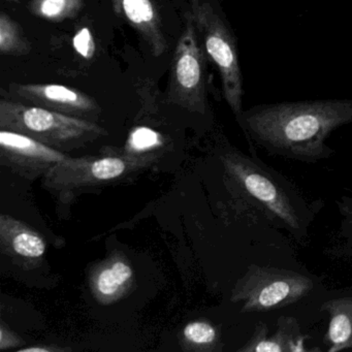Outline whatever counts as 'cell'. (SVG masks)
I'll list each match as a JSON object with an SVG mask.
<instances>
[{
  "label": "cell",
  "mask_w": 352,
  "mask_h": 352,
  "mask_svg": "<svg viewBox=\"0 0 352 352\" xmlns=\"http://www.w3.org/2000/svg\"><path fill=\"white\" fill-rule=\"evenodd\" d=\"M0 129L28 135L59 151H71L108 135L87 119L21 102L0 100Z\"/></svg>",
  "instance_id": "obj_3"
},
{
  "label": "cell",
  "mask_w": 352,
  "mask_h": 352,
  "mask_svg": "<svg viewBox=\"0 0 352 352\" xmlns=\"http://www.w3.org/2000/svg\"><path fill=\"white\" fill-rule=\"evenodd\" d=\"M189 15L221 78L222 94L238 123L242 120L244 80L236 34L218 0H192Z\"/></svg>",
  "instance_id": "obj_4"
},
{
  "label": "cell",
  "mask_w": 352,
  "mask_h": 352,
  "mask_svg": "<svg viewBox=\"0 0 352 352\" xmlns=\"http://www.w3.org/2000/svg\"><path fill=\"white\" fill-rule=\"evenodd\" d=\"M32 46L21 28L7 14H0V52L20 56L30 53Z\"/></svg>",
  "instance_id": "obj_17"
},
{
  "label": "cell",
  "mask_w": 352,
  "mask_h": 352,
  "mask_svg": "<svg viewBox=\"0 0 352 352\" xmlns=\"http://www.w3.org/2000/svg\"><path fill=\"white\" fill-rule=\"evenodd\" d=\"M338 207L342 215V228L346 236L352 238V197H342L338 201Z\"/></svg>",
  "instance_id": "obj_20"
},
{
  "label": "cell",
  "mask_w": 352,
  "mask_h": 352,
  "mask_svg": "<svg viewBox=\"0 0 352 352\" xmlns=\"http://www.w3.org/2000/svg\"><path fill=\"white\" fill-rule=\"evenodd\" d=\"M183 338L191 347L197 350L218 349L219 333L213 324L206 320L187 323L183 329Z\"/></svg>",
  "instance_id": "obj_18"
},
{
  "label": "cell",
  "mask_w": 352,
  "mask_h": 352,
  "mask_svg": "<svg viewBox=\"0 0 352 352\" xmlns=\"http://www.w3.org/2000/svg\"><path fill=\"white\" fill-rule=\"evenodd\" d=\"M329 313V324L325 336L327 351L352 349V296L333 298L321 307Z\"/></svg>",
  "instance_id": "obj_14"
},
{
  "label": "cell",
  "mask_w": 352,
  "mask_h": 352,
  "mask_svg": "<svg viewBox=\"0 0 352 352\" xmlns=\"http://www.w3.org/2000/svg\"><path fill=\"white\" fill-rule=\"evenodd\" d=\"M69 157L65 152L45 145L28 135L0 131V162L23 178L34 180L45 176L59 162Z\"/></svg>",
  "instance_id": "obj_8"
},
{
  "label": "cell",
  "mask_w": 352,
  "mask_h": 352,
  "mask_svg": "<svg viewBox=\"0 0 352 352\" xmlns=\"http://www.w3.org/2000/svg\"><path fill=\"white\" fill-rule=\"evenodd\" d=\"M312 278L279 267L252 265L236 282L232 300L243 313L271 312L296 304L314 290Z\"/></svg>",
  "instance_id": "obj_5"
},
{
  "label": "cell",
  "mask_w": 352,
  "mask_h": 352,
  "mask_svg": "<svg viewBox=\"0 0 352 352\" xmlns=\"http://www.w3.org/2000/svg\"><path fill=\"white\" fill-rule=\"evenodd\" d=\"M20 345H22V340L14 331L1 323L0 325V349H10V348L17 347Z\"/></svg>",
  "instance_id": "obj_21"
},
{
  "label": "cell",
  "mask_w": 352,
  "mask_h": 352,
  "mask_svg": "<svg viewBox=\"0 0 352 352\" xmlns=\"http://www.w3.org/2000/svg\"><path fill=\"white\" fill-rule=\"evenodd\" d=\"M0 247L5 254L25 267L42 261L47 244L43 236L28 224L9 215L0 216Z\"/></svg>",
  "instance_id": "obj_11"
},
{
  "label": "cell",
  "mask_w": 352,
  "mask_h": 352,
  "mask_svg": "<svg viewBox=\"0 0 352 352\" xmlns=\"http://www.w3.org/2000/svg\"><path fill=\"white\" fill-rule=\"evenodd\" d=\"M164 137L157 131L149 127H135L129 133L121 154L131 157L157 160L155 151L164 147Z\"/></svg>",
  "instance_id": "obj_16"
},
{
  "label": "cell",
  "mask_w": 352,
  "mask_h": 352,
  "mask_svg": "<svg viewBox=\"0 0 352 352\" xmlns=\"http://www.w3.org/2000/svg\"><path fill=\"white\" fill-rule=\"evenodd\" d=\"M168 84V102L189 112L207 114L209 104L205 56L189 13L173 57Z\"/></svg>",
  "instance_id": "obj_6"
},
{
  "label": "cell",
  "mask_w": 352,
  "mask_h": 352,
  "mask_svg": "<svg viewBox=\"0 0 352 352\" xmlns=\"http://www.w3.org/2000/svg\"><path fill=\"white\" fill-rule=\"evenodd\" d=\"M3 1H5V3H19L20 0H3Z\"/></svg>",
  "instance_id": "obj_23"
},
{
  "label": "cell",
  "mask_w": 352,
  "mask_h": 352,
  "mask_svg": "<svg viewBox=\"0 0 352 352\" xmlns=\"http://www.w3.org/2000/svg\"><path fill=\"white\" fill-rule=\"evenodd\" d=\"M111 3L115 13L135 28L147 43L154 56H162L168 50L160 13L152 0H111Z\"/></svg>",
  "instance_id": "obj_10"
},
{
  "label": "cell",
  "mask_w": 352,
  "mask_h": 352,
  "mask_svg": "<svg viewBox=\"0 0 352 352\" xmlns=\"http://www.w3.org/2000/svg\"><path fill=\"white\" fill-rule=\"evenodd\" d=\"M65 348L52 347V346H32V347H23L18 349L19 352H54L65 351Z\"/></svg>",
  "instance_id": "obj_22"
},
{
  "label": "cell",
  "mask_w": 352,
  "mask_h": 352,
  "mask_svg": "<svg viewBox=\"0 0 352 352\" xmlns=\"http://www.w3.org/2000/svg\"><path fill=\"white\" fill-rule=\"evenodd\" d=\"M248 144L251 155L232 147L220 154L230 188L256 216L304 242L315 217L312 206L294 183L259 160L254 144Z\"/></svg>",
  "instance_id": "obj_2"
},
{
  "label": "cell",
  "mask_w": 352,
  "mask_h": 352,
  "mask_svg": "<svg viewBox=\"0 0 352 352\" xmlns=\"http://www.w3.org/2000/svg\"><path fill=\"white\" fill-rule=\"evenodd\" d=\"M73 46L76 52L80 56L87 59V60L94 58V54H96V47L94 36H92V32H90L89 28H81L75 34L73 38Z\"/></svg>",
  "instance_id": "obj_19"
},
{
  "label": "cell",
  "mask_w": 352,
  "mask_h": 352,
  "mask_svg": "<svg viewBox=\"0 0 352 352\" xmlns=\"http://www.w3.org/2000/svg\"><path fill=\"white\" fill-rule=\"evenodd\" d=\"M85 6V0H32V15L49 22L65 21L76 17Z\"/></svg>",
  "instance_id": "obj_15"
},
{
  "label": "cell",
  "mask_w": 352,
  "mask_h": 352,
  "mask_svg": "<svg viewBox=\"0 0 352 352\" xmlns=\"http://www.w3.org/2000/svg\"><path fill=\"white\" fill-rule=\"evenodd\" d=\"M155 160L131 157L121 153L67 157L45 175L44 184L51 190L63 193L100 186L147 168Z\"/></svg>",
  "instance_id": "obj_7"
},
{
  "label": "cell",
  "mask_w": 352,
  "mask_h": 352,
  "mask_svg": "<svg viewBox=\"0 0 352 352\" xmlns=\"http://www.w3.org/2000/svg\"><path fill=\"white\" fill-rule=\"evenodd\" d=\"M89 281L96 300L100 304L110 305L120 300L131 289L135 281V272L129 259L116 253L94 267Z\"/></svg>",
  "instance_id": "obj_12"
},
{
  "label": "cell",
  "mask_w": 352,
  "mask_h": 352,
  "mask_svg": "<svg viewBox=\"0 0 352 352\" xmlns=\"http://www.w3.org/2000/svg\"><path fill=\"white\" fill-rule=\"evenodd\" d=\"M352 123V100H300L257 104L239 123L248 143L272 156L316 164L335 155L327 140Z\"/></svg>",
  "instance_id": "obj_1"
},
{
  "label": "cell",
  "mask_w": 352,
  "mask_h": 352,
  "mask_svg": "<svg viewBox=\"0 0 352 352\" xmlns=\"http://www.w3.org/2000/svg\"><path fill=\"white\" fill-rule=\"evenodd\" d=\"M12 91L34 106L78 118L85 119L84 117L96 116L100 113L94 98L59 84H17L12 85Z\"/></svg>",
  "instance_id": "obj_9"
},
{
  "label": "cell",
  "mask_w": 352,
  "mask_h": 352,
  "mask_svg": "<svg viewBox=\"0 0 352 352\" xmlns=\"http://www.w3.org/2000/svg\"><path fill=\"white\" fill-rule=\"evenodd\" d=\"M278 331L267 336V327L258 322L251 339L239 349L242 352H305V337L300 333L298 321L292 317H280Z\"/></svg>",
  "instance_id": "obj_13"
}]
</instances>
